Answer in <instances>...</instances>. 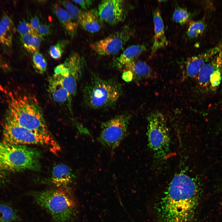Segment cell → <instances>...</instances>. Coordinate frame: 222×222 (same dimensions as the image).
Returning <instances> with one entry per match:
<instances>
[{
  "label": "cell",
  "instance_id": "obj_1",
  "mask_svg": "<svg viewBox=\"0 0 222 222\" xmlns=\"http://www.w3.org/2000/svg\"><path fill=\"white\" fill-rule=\"evenodd\" d=\"M11 96L8 101L6 119L42 136L52 152L60 150V147L48 130L36 98L28 94Z\"/></svg>",
  "mask_w": 222,
  "mask_h": 222
},
{
  "label": "cell",
  "instance_id": "obj_2",
  "mask_svg": "<svg viewBox=\"0 0 222 222\" xmlns=\"http://www.w3.org/2000/svg\"><path fill=\"white\" fill-rule=\"evenodd\" d=\"M122 92V84L116 79L93 74L83 88L84 101L91 109H106L116 105Z\"/></svg>",
  "mask_w": 222,
  "mask_h": 222
},
{
  "label": "cell",
  "instance_id": "obj_3",
  "mask_svg": "<svg viewBox=\"0 0 222 222\" xmlns=\"http://www.w3.org/2000/svg\"><path fill=\"white\" fill-rule=\"evenodd\" d=\"M33 196L37 204L49 212L57 222H69L75 214V200L66 187L35 192Z\"/></svg>",
  "mask_w": 222,
  "mask_h": 222
},
{
  "label": "cell",
  "instance_id": "obj_4",
  "mask_svg": "<svg viewBox=\"0 0 222 222\" xmlns=\"http://www.w3.org/2000/svg\"><path fill=\"white\" fill-rule=\"evenodd\" d=\"M41 157L40 152L36 149L0 141V169L7 172L39 171Z\"/></svg>",
  "mask_w": 222,
  "mask_h": 222
},
{
  "label": "cell",
  "instance_id": "obj_5",
  "mask_svg": "<svg viewBox=\"0 0 222 222\" xmlns=\"http://www.w3.org/2000/svg\"><path fill=\"white\" fill-rule=\"evenodd\" d=\"M148 146L157 159L167 156L170 150V138L165 118L160 112H154L147 117Z\"/></svg>",
  "mask_w": 222,
  "mask_h": 222
},
{
  "label": "cell",
  "instance_id": "obj_6",
  "mask_svg": "<svg viewBox=\"0 0 222 222\" xmlns=\"http://www.w3.org/2000/svg\"><path fill=\"white\" fill-rule=\"evenodd\" d=\"M131 114L117 116L101 124L99 140L103 146L113 150L119 145L128 134Z\"/></svg>",
  "mask_w": 222,
  "mask_h": 222
},
{
  "label": "cell",
  "instance_id": "obj_7",
  "mask_svg": "<svg viewBox=\"0 0 222 222\" xmlns=\"http://www.w3.org/2000/svg\"><path fill=\"white\" fill-rule=\"evenodd\" d=\"M81 59L78 54L74 53L54 69V74L59 78L72 99L76 94L81 75L83 64Z\"/></svg>",
  "mask_w": 222,
  "mask_h": 222
},
{
  "label": "cell",
  "instance_id": "obj_8",
  "mask_svg": "<svg viewBox=\"0 0 222 222\" xmlns=\"http://www.w3.org/2000/svg\"><path fill=\"white\" fill-rule=\"evenodd\" d=\"M2 141L16 145L47 144L44 138L30 130L5 119Z\"/></svg>",
  "mask_w": 222,
  "mask_h": 222
},
{
  "label": "cell",
  "instance_id": "obj_9",
  "mask_svg": "<svg viewBox=\"0 0 222 222\" xmlns=\"http://www.w3.org/2000/svg\"><path fill=\"white\" fill-rule=\"evenodd\" d=\"M131 29L125 26L103 39L90 45L91 49L101 56H109L118 53L130 39Z\"/></svg>",
  "mask_w": 222,
  "mask_h": 222
},
{
  "label": "cell",
  "instance_id": "obj_10",
  "mask_svg": "<svg viewBox=\"0 0 222 222\" xmlns=\"http://www.w3.org/2000/svg\"><path fill=\"white\" fill-rule=\"evenodd\" d=\"M99 15L103 22L111 25L123 21L126 16L124 1L105 0L101 1L98 8Z\"/></svg>",
  "mask_w": 222,
  "mask_h": 222
},
{
  "label": "cell",
  "instance_id": "obj_11",
  "mask_svg": "<svg viewBox=\"0 0 222 222\" xmlns=\"http://www.w3.org/2000/svg\"><path fill=\"white\" fill-rule=\"evenodd\" d=\"M222 48V44H220L189 58L186 62L185 67L187 76L191 78L197 77L203 66L218 53Z\"/></svg>",
  "mask_w": 222,
  "mask_h": 222
},
{
  "label": "cell",
  "instance_id": "obj_12",
  "mask_svg": "<svg viewBox=\"0 0 222 222\" xmlns=\"http://www.w3.org/2000/svg\"><path fill=\"white\" fill-rule=\"evenodd\" d=\"M153 16L154 28V42L151 48V55L159 49L168 44L164 31V27L161 12L158 8L153 11Z\"/></svg>",
  "mask_w": 222,
  "mask_h": 222
},
{
  "label": "cell",
  "instance_id": "obj_13",
  "mask_svg": "<svg viewBox=\"0 0 222 222\" xmlns=\"http://www.w3.org/2000/svg\"><path fill=\"white\" fill-rule=\"evenodd\" d=\"M48 91L53 100L61 104L67 102L71 104L72 101L69 93L55 74L50 76L48 81Z\"/></svg>",
  "mask_w": 222,
  "mask_h": 222
},
{
  "label": "cell",
  "instance_id": "obj_14",
  "mask_svg": "<svg viewBox=\"0 0 222 222\" xmlns=\"http://www.w3.org/2000/svg\"><path fill=\"white\" fill-rule=\"evenodd\" d=\"M103 22L99 15L98 11L95 9L82 11L78 21V24L86 31L94 33L102 28Z\"/></svg>",
  "mask_w": 222,
  "mask_h": 222
},
{
  "label": "cell",
  "instance_id": "obj_15",
  "mask_svg": "<svg viewBox=\"0 0 222 222\" xmlns=\"http://www.w3.org/2000/svg\"><path fill=\"white\" fill-rule=\"evenodd\" d=\"M74 178V175L69 167L61 163L54 166L50 180L57 187H66L72 182Z\"/></svg>",
  "mask_w": 222,
  "mask_h": 222
},
{
  "label": "cell",
  "instance_id": "obj_16",
  "mask_svg": "<svg viewBox=\"0 0 222 222\" xmlns=\"http://www.w3.org/2000/svg\"><path fill=\"white\" fill-rule=\"evenodd\" d=\"M15 30L11 18L4 13L0 20V43L5 47H11Z\"/></svg>",
  "mask_w": 222,
  "mask_h": 222
},
{
  "label": "cell",
  "instance_id": "obj_17",
  "mask_svg": "<svg viewBox=\"0 0 222 222\" xmlns=\"http://www.w3.org/2000/svg\"><path fill=\"white\" fill-rule=\"evenodd\" d=\"M219 52L202 68L197 76L199 85L206 88L210 84V77L216 69L220 68L221 60Z\"/></svg>",
  "mask_w": 222,
  "mask_h": 222
},
{
  "label": "cell",
  "instance_id": "obj_18",
  "mask_svg": "<svg viewBox=\"0 0 222 222\" xmlns=\"http://www.w3.org/2000/svg\"><path fill=\"white\" fill-rule=\"evenodd\" d=\"M146 49L143 45L131 46L125 49L118 57L115 62V65L118 68H125L133 62Z\"/></svg>",
  "mask_w": 222,
  "mask_h": 222
},
{
  "label": "cell",
  "instance_id": "obj_19",
  "mask_svg": "<svg viewBox=\"0 0 222 222\" xmlns=\"http://www.w3.org/2000/svg\"><path fill=\"white\" fill-rule=\"evenodd\" d=\"M54 7L56 15L65 29L70 35L74 36L76 32L78 24L59 3H56Z\"/></svg>",
  "mask_w": 222,
  "mask_h": 222
},
{
  "label": "cell",
  "instance_id": "obj_20",
  "mask_svg": "<svg viewBox=\"0 0 222 222\" xmlns=\"http://www.w3.org/2000/svg\"><path fill=\"white\" fill-rule=\"evenodd\" d=\"M133 73L134 76L147 78L152 75V70L150 66L145 62L138 61L133 62L126 68Z\"/></svg>",
  "mask_w": 222,
  "mask_h": 222
},
{
  "label": "cell",
  "instance_id": "obj_21",
  "mask_svg": "<svg viewBox=\"0 0 222 222\" xmlns=\"http://www.w3.org/2000/svg\"><path fill=\"white\" fill-rule=\"evenodd\" d=\"M25 49L30 53L38 52L41 42V38L36 33H29L21 37Z\"/></svg>",
  "mask_w": 222,
  "mask_h": 222
},
{
  "label": "cell",
  "instance_id": "obj_22",
  "mask_svg": "<svg viewBox=\"0 0 222 222\" xmlns=\"http://www.w3.org/2000/svg\"><path fill=\"white\" fill-rule=\"evenodd\" d=\"M19 219L18 215L10 203L0 202V222H14Z\"/></svg>",
  "mask_w": 222,
  "mask_h": 222
},
{
  "label": "cell",
  "instance_id": "obj_23",
  "mask_svg": "<svg viewBox=\"0 0 222 222\" xmlns=\"http://www.w3.org/2000/svg\"><path fill=\"white\" fill-rule=\"evenodd\" d=\"M206 28L205 23L202 21H192L190 22L187 34L190 39L198 37L204 31Z\"/></svg>",
  "mask_w": 222,
  "mask_h": 222
},
{
  "label": "cell",
  "instance_id": "obj_24",
  "mask_svg": "<svg viewBox=\"0 0 222 222\" xmlns=\"http://www.w3.org/2000/svg\"><path fill=\"white\" fill-rule=\"evenodd\" d=\"M192 17V14L186 8L178 7L174 12L172 20L180 25H183L189 22Z\"/></svg>",
  "mask_w": 222,
  "mask_h": 222
},
{
  "label": "cell",
  "instance_id": "obj_25",
  "mask_svg": "<svg viewBox=\"0 0 222 222\" xmlns=\"http://www.w3.org/2000/svg\"><path fill=\"white\" fill-rule=\"evenodd\" d=\"M32 62L34 67L37 72L42 74L46 71L47 63L42 54L39 52L34 54L33 56Z\"/></svg>",
  "mask_w": 222,
  "mask_h": 222
},
{
  "label": "cell",
  "instance_id": "obj_26",
  "mask_svg": "<svg viewBox=\"0 0 222 222\" xmlns=\"http://www.w3.org/2000/svg\"><path fill=\"white\" fill-rule=\"evenodd\" d=\"M59 2L75 21L79 24V19L82 11L76 6L68 0L60 1Z\"/></svg>",
  "mask_w": 222,
  "mask_h": 222
},
{
  "label": "cell",
  "instance_id": "obj_27",
  "mask_svg": "<svg viewBox=\"0 0 222 222\" xmlns=\"http://www.w3.org/2000/svg\"><path fill=\"white\" fill-rule=\"evenodd\" d=\"M67 43V40H62L51 46L49 50V54L51 57L55 59L60 58L64 51Z\"/></svg>",
  "mask_w": 222,
  "mask_h": 222
},
{
  "label": "cell",
  "instance_id": "obj_28",
  "mask_svg": "<svg viewBox=\"0 0 222 222\" xmlns=\"http://www.w3.org/2000/svg\"><path fill=\"white\" fill-rule=\"evenodd\" d=\"M21 37L29 33H35V31L32 28L30 23L25 21H20L17 28Z\"/></svg>",
  "mask_w": 222,
  "mask_h": 222
},
{
  "label": "cell",
  "instance_id": "obj_29",
  "mask_svg": "<svg viewBox=\"0 0 222 222\" xmlns=\"http://www.w3.org/2000/svg\"><path fill=\"white\" fill-rule=\"evenodd\" d=\"M222 73L220 68L216 70L212 74L210 78V84L215 88L220 84L221 79Z\"/></svg>",
  "mask_w": 222,
  "mask_h": 222
},
{
  "label": "cell",
  "instance_id": "obj_30",
  "mask_svg": "<svg viewBox=\"0 0 222 222\" xmlns=\"http://www.w3.org/2000/svg\"><path fill=\"white\" fill-rule=\"evenodd\" d=\"M35 31L39 36L42 38L49 35L50 29L49 26L47 24H39Z\"/></svg>",
  "mask_w": 222,
  "mask_h": 222
},
{
  "label": "cell",
  "instance_id": "obj_31",
  "mask_svg": "<svg viewBox=\"0 0 222 222\" xmlns=\"http://www.w3.org/2000/svg\"><path fill=\"white\" fill-rule=\"evenodd\" d=\"M72 1L79 4L82 8L87 10L92 5L94 1L92 0H72Z\"/></svg>",
  "mask_w": 222,
  "mask_h": 222
},
{
  "label": "cell",
  "instance_id": "obj_32",
  "mask_svg": "<svg viewBox=\"0 0 222 222\" xmlns=\"http://www.w3.org/2000/svg\"><path fill=\"white\" fill-rule=\"evenodd\" d=\"M7 173L0 169V188L5 185L8 182Z\"/></svg>",
  "mask_w": 222,
  "mask_h": 222
},
{
  "label": "cell",
  "instance_id": "obj_33",
  "mask_svg": "<svg viewBox=\"0 0 222 222\" xmlns=\"http://www.w3.org/2000/svg\"><path fill=\"white\" fill-rule=\"evenodd\" d=\"M134 77L133 73L129 70H126L124 72L122 75V79L125 81L130 82L131 81Z\"/></svg>",
  "mask_w": 222,
  "mask_h": 222
},
{
  "label": "cell",
  "instance_id": "obj_34",
  "mask_svg": "<svg viewBox=\"0 0 222 222\" xmlns=\"http://www.w3.org/2000/svg\"><path fill=\"white\" fill-rule=\"evenodd\" d=\"M32 28L35 31L39 25V18L35 16L31 20L30 23Z\"/></svg>",
  "mask_w": 222,
  "mask_h": 222
},
{
  "label": "cell",
  "instance_id": "obj_35",
  "mask_svg": "<svg viewBox=\"0 0 222 222\" xmlns=\"http://www.w3.org/2000/svg\"><path fill=\"white\" fill-rule=\"evenodd\" d=\"M6 65L2 59V57L0 55V67H3L4 66Z\"/></svg>",
  "mask_w": 222,
  "mask_h": 222
},
{
  "label": "cell",
  "instance_id": "obj_36",
  "mask_svg": "<svg viewBox=\"0 0 222 222\" xmlns=\"http://www.w3.org/2000/svg\"><path fill=\"white\" fill-rule=\"evenodd\" d=\"M219 53L220 54L221 60V70L222 73V48L221 49V50L220 51Z\"/></svg>",
  "mask_w": 222,
  "mask_h": 222
}]
</instances>
